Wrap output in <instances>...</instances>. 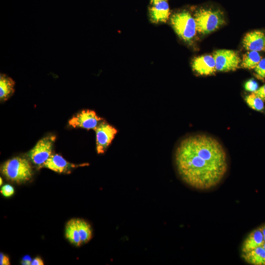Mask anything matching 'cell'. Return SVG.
<instances>
[{"instance_id": "obj_1", "label": "cell", "mask_w": 265, "mask_h": 265, "mask_svg": "<svg viewBox=\"0 0 265 265\" xmlns=\"http://www.w3.org/2000/svg\"><path fill=\"white\" fill-rule=\"evenodd\" d=\"M177 173L188 186L199 190H208L217 186L228 170V159L222 144L205 134L184 138L174 155Z\"/></svg>"}, {"instance_id": "obj_2", "label": "cell", "mask_w": 265, "mask_h": 265, "mask_svg": "<svg viewBox=\"0 0 265 265\" xmlns=\"http://www.w3.org/2000/svg\"><path fill=\"white\" fill-rule=\"evenodd\" d=\"M1 173L9 180L17 183L29 181L33 175L29 161L23 158L15 157L5 161L2 165Z\"/></svg>"}, {"instance_id": "obj_3", "label": "cell", "mask_w": 265, "mask_h": 265, "mask_svg": "<svg viewBox=\"0 0 265 265\" xmlns=\"http://www.w3.org/2000/svg\"><path fill=\"white\" fill-rule=\"evenodd\" d=\"M197 31L202 34H207L219 28L225 21L220 11L205 8L197 10L194 16Z\"/></svg>"}, {"instance_id": "obj_4", "label": "cell", "mask_w": 265, "mask_h": 265, "mask_svg": "<svg viewBox=\"0 0 265 265\" xmlns=\"http://www.w3.org/2000/svg\"><path fill=\"white\" fill-rule=\"evenodd\" d=\"M172 28L178 36L186 42H191L196 35V24L189 12L182 11L174 14L170 18Z\"/></svg>"}, {"instance_id": "obj_5", "label": "cell", "mask_w": 265, "mask_h": 265, "mask_svg": "<svg viewBox=\"0 0 265 265\" xmlns=\"http://www.w3.org/2000/svg\"><path fill=\"white\" fill-rule=\"evenodd\" d=\"M56 137L48 135L39 140L27 153V156L35 165L42 167L43 164L52 155Z\"/></svg>"}, {"instance_id": "obj_6", "label": "cell", "mask_w": 265, "mask_h": 265, "mask_svg": "<svg viewBox=\"0 0 265 265\" xmlns=\"http://www.w3.org/2000/svg\"><path fill=\"white\" fill-rule=\"evenodd\" d=\"M216 71L228 72L239 67L241 59L238 53L233 50H218L213 53Z\"/></svg>"}, {"instance_id": "obj_7", "label": "cell", "mask_w": 265, "mask_h": 265, "mask_svg": "<svg viewBox=\"0 0 265 265\" xmlns=\"http://www.w3.org/2000/svg\"><path fill=\"white\" fill-rule=\"evenodd\" d=\"M94 130L97 152L103 154L111 143L117 133V130L104 121L101 122Z\"/></svg>"}, {"instance_id": "obj_8", "label": "cell", "mask_w": 265, "mask_h": 265, "mask_svg": "<svg viewBox=\"0 0 265 265\" xmlns=\"http://www.w3.org/2000/svg\"><path fill=\"white\" fill-rule=\"evenodd\" d=\"M102 118L92 110H82L69 120V125L74 128L95 130Z\"/></svg>"}, {"instance_id": "obj_9", "label": "cell", "mask_w": 265, "mask_h": 265, "mask_svg": "<svg viewBox=\"0 0 265 265\" xmlns=\"http://www.w3.org/2000/svg\"><path fill=\"white\" fill-rule=\"evenodd\" d=\"M242 44L248 51H265V33L260 30L250 31L244 36Z\"/></svg>"}, {"instance_id": "obj_10", "label": "cell", "mask_w": 265, "mask_h": 265, "mask_svg": "<svg viewBox=\"0 0 265 265\" xmlns=\"http://www.w3.org/2000/svg\"><path fill=\"white\" fill-rule=\"evenodd\" d=\"M193 70L200 75H210L215 72V62L211 55H203L194 58L192 63Z\"/></svg>"}, {"instance_id": "obj_11", "label": "cell", "mask_w": 265, "mask_h": 265, "mask_svg": "<svg viewBox=\"0 0 265 265\" xmlns=\"http://www.w3.org/2000/svg\"><path fill=\"white\" fill-rule=\"evenodd\" d=\"M77 165L68 162L61 156L52 154L43 164L42 167H45L59 173L68 172L71 168Z\"/></svg>"}, {"instance_id": "obj_12", "label": "cell", "mask_w": 265, "mask_h": 265, "mask_svg": "<svg viewBox=\"0 0 265 265\" xmlns=\"http://www.w3.org/2000/svg\"><path fill=\"white\" fill-rule=\"evenodd\" d=\"M170 9L167 0L152 5L149 9L150 20L154 23L166 22L170 15Z\"/></svg>"}, {"instance_id": "obj_13", "label": "cell", "mask_w": 265, "mask_h": 265, "mask_svg": "<svg viewBox=\"0 0 265 265\" xmlns=\"http://www.w3.org/2000/svg\"><path fill=\"white\" fill-rule=\"evenodd\" d=\"M15 81L10 77L4 74L0 75V99L5 101L14 92Z\"/></svg>"}, {"instance_id": "obj_14", "label": "cell", "mask_w": 265, "mask_h": 265, "mask_svg": "<svg viewBox=\"0 0 265 265\" xmlns=\"http://www.w3.org/2000/svg\"><path fill=\"white\" fill-rule=\"evenodd\" d=\"M65 237L70 243L76 246H80L82 244L76 219H72L67 223L65 226Z\"/></svg>"}, {"instance_id": "obj_15", "label": "cell", "mask_w": 265, "mask_h": 265, "mask_svg": "<svg viewBox=\"0 0 265 265\" xmlns=\"http://www.w3.org/2000/svg\"><path fill=\"white\" fill-rule=\"evenodd\" d=\"M262 58L258 52L248 51L243 55L240 67L247 69H254Z\"/></svg>"}, {"instance_id": "obj_16", "label": "cell", "mask_w": 265, "mask_h": 265, "mask_svg": "<svg viewBox=\"0 0 265 265\" xmlns=\"http://www.w3.org/2000/svg\"><path fill=\"white\" fill-rule=\"evenodd\" d=\"M77 228L82 243L88 242L92 237V230L90 225L82 219H76Z\"/></svg>"}, {"instance_id": "obj_17", "label": "cell", "mask_w": 265, "mask_h": 265, "mask_svg": "<svg viewBox=\"0 0 265 265\" xmlns=\"http://www.w3.org/2000/svg\"><path fill=\"white\" fill-rule=\"evenodd\" d=\"M245 101L248 106L254 110L261 111L264 108V101L253 92L246 96Z\"/></svg>"}, {"instance_id": "obj_18", "label": "cell", "mask_w": 265, "mask_h": 265, "mask_svg": "<svg viewBox=\"0 0 265 265\" xmlns=\"http://www.w3.org/2000/svg\"><path fill=\"white\" fill-rule=\"evenodd\" d=\"M256 77L261 80L265 79V58L261 61L254 68Z\"/></svg>"}, {"instance_id": "obj_19", "label": "cell", "mask_w": 265, "mask_h": 265, "mask_svg": "<svg viewBox=\"0 0 265 265\" xmlns=\"http://www.w3.org/2000/svg\"><path fill=\"white\" fill-rule=\"evenodd\" d=\"M245 90L254 92L258 89V84L253 79H250L246 81L244 85Z\"/></svg>"}, {"instance_id": "obj_20", "label": "cell", "mask_w": 265, "mask_h": 265, "mask_svg": "<svg viewBox=\"0 0 265 265\" xmlns=\"http://www.w3.org/2000/svg\"><path fill=\"white\" fill-rule=\"evenodd\" d=\"M0 192L4 196L8 197L13 195L14 188L12 186L6 184L1 187Z\"/></svg>"}, {"instance_id": "obj_21", "label": "cell", "mask_w": 265, "mask_h": 265, "mask_svg": "<svg viewBox=\"0 0 265 265\" xmlns=\"http://www.w3.org/2000/svg\"><path fill=\"white\" fill-rule=\"evenodd\" d=\"M253 93L263 101H265V84Z\"/></svg>"}, {"instance_id": "obj_22", "label": "cell", "mask_w": 265, "mask_h": 265, "mask_svg": "<svg viewBox=\"0 0 265 265\" xmlns=\"http://www.w3.org/2000/svg\"><path fill=\"white\" fill-rule=\"evenodd\" d=\"M0 265H10V263L8 257L3 253H0Z\"/></svg>"}, {"instance_id": "obj_23", "label": "cell", "mask_w": 265, "mask_h": 265, "mask_svg": "<svg viewBox=\"0 0 265 265\" xmlns=\"http://www.w3.org/2000/svg\"><path fill=\"white\" fill-rule=\"evenodd\" d=\"M32 261V260L30 256L26 255L23 258L21 264L23 265H31Z\"/></svg>"}, {"instance_id": "obj_24", "label": "cell", "mask_w": 265, "mask_h": 265, "mask_svg": "<svg viewBox=\"0 0 265 265\" xmlns=\"http://www.w3.org/2000/svg\"><path fill=\"white\" fill-rule=\"evenodd\" d=\"M44 262L42 259L39 257L35 258L32 261L31 265H43Z\"/></svg>"}, {"instance_id": "obj_25", "label": "cell", "mask_w": 265, "mask_h": 265, "mask_svg": "<svg viewBox=\"0 0 265 265\" xmlns=\"http://www.w3.org/2000/svg\"><path fill=\"white\" fill-rule=\"evenodd\" d=\"M260 228L263 233V234L264 236V238L265 241V223L262 225V226H261Z\"/></svg>"}, {"instance_id": "obj_26", "label": "cell", "mask_w": 265, "mask_h": 265, "mask_svg": "<svg viewBox=\"0 0 265 265\" xmlns=\"http://www.w3.org/2000/svg\"><path fill=\"white\" fill-rule=\"evenodd\" d=\"M163 0H151V5H154Z\"/></svg>"}, {"instance_id": "obj_27", "label": "cell", "mask_w": 265, "mask_h": 265, "mask_svg": "<svg viewBox=\"0 0 265 265\" xmlns=\"http://www.w3.org/2000/svg\"><path fill=\"white\" fill-rule=\"evenodd\" d=\"M260 247L263 248L265 250V240H264V241L263 242V243H262V245L260 246Z\"/></svg>"}, {"instance_id": "obj_28", "label": "cell", "mask_w": 265, "mask_h": 265, "mask_svg": "<svg viewBox=\"0 0 265 265\" xmlns=\"http://www.w3.org/2000/svg\"><path fill=\"white\" fill-rule=\"evenodd\" d=\"M0 185L1 186L2 184V180L1 177L0 178Z\"/></svg>"}]
</instances>
